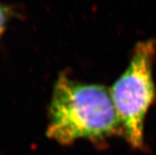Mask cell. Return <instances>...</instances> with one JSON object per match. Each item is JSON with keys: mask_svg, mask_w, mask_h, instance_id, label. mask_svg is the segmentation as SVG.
Here are the masks:
<instances>
[{"mask_svg": "<svg viewBox=\"0 0 156 155\" xmlns=\"http://www.w3.org/2000/svg\"><path fill=\"white\" fill-rule=\"evenodd\" d=\"M11 14V10L6 6L0 4V37L3 33L6 24Z\"/></svg>", "mask_w": 156, "mask_h": 155, "instance_id": "cell-3", "label": "cell"}, {"mask_svg": "<svg viewBox=\"0 0 156 155\" xmlns=\"http://www.w3.org/2000/svg\"><path fill=\"white\" fill-rule=\"evenodd\" d=\"M155 57L156 40L139 42L128 67L109 90L122 135L137 149L144 146L145 117L156 100L153 79Z\"/></svg>", "mask_w": 156, "mask_h": 155, "instance_id": "cell-2", "label": "cell"}, {"mask_svg": "<svg viewBox=\"0 0 156 155\" xmlns=\"http://www.w3.org/2000/svg\"><path fill=\"white\" fill-rule=\"evenodd\" d=\"M122 135L110 93L98 84L58 77L48 108L46 135L63 145L81 139L101 142Z\"/></svg>", "mask_w": 156, "mask_h": 155, "instance_id": "cell-1", "label": "cell"}]
</instances>
